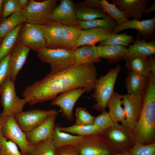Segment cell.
<instances>
[{"instance_id": "46", "label": "cell", "mask_w": 155, "mask_h": 155, "mask_svg": "<svg viewBox=\"0 0 155 155\" xmlns=\"http://www.w3.org/2000/svg\"><path fill=\"white\" fill-rule=\"evenodd\" d=\"M155 11V3L154 2L150 7L146 8L143 12V15L148 14L151 12Z\"/></svg>"}, {"instance_id": "14", "label": "cell", "mask_w": 155, "mask_h": 155, "mask_svg": "<svg viewBox=\"0 0 155 155\" xmlns=\"http://www.w3.org/2000/svg\"><path fill=\"white\" fill-rule=\"evenodd\" d=\"M87 92L83 88H78L61 93L53 100L51 104L59 106L62 110V116L69 121L73 119L74 106L80 97Z\"/></svg>"}, {"instance_id": "51", "label": "cell", "mask_w": 155, "mask_h": 155, "mask_svg": "<svg viewBox=\"0 0 155 155\" xmlns=\"http://www.w3.org/2000/svg\"><path fill=\"white\" fill-rule=\"evenodd\" d=\"M1 38H0V43H1Z\"/></svg>"}, {"instance_id": "39", "label": "cell", "mask_w": 155, "mask_h": 155, "mask_svg": "<svg viewBox=\"0 0 155 155\" xmlns=\"http://www.w3.org/2000/svg\"><path fill=\"white\" fill-rule=\"evenodd\" d=\"M128 152L130 155H155V142L147 144L135 143Z\"/></svg>"}, {"instance_id": "25", "label": "cell", "mask_w": 155, "mask_h": 155, "mask_svg": "<svg viewBox=\"0 0 155 155\" xmlns=\"http://www.w3.org/2000/svg\"><path fill=\"white\" fill-rule=\"evenodd\" d=\"M60 126L59 124H55L52 134L53 142L57 148L65 146H75L83 137L62 131L60 129Z\"/></svg>"}, {"instance_id": "24", "label": "cell", "mask_w": 155, "mask_h": 155, "mask_svg": "<svg viewBox=\"0 0 155 155\" xmlns=\"http://www.w3.org/2000/svg\"><path fill=\"white\" fill-rule=\"evenodd\" d=\"M82 30L78 25L64 26L60 40V49L70 51L73 50Z\"/></svg>"}, {"instance_id": "22", "label": "cell", "mask_w": 155, "mask_h": 155, "mask_svg": "<svg viewBox=\"0 0 155 155\" xmlns=\"http://www.w3.org/2000/svg\"><path fill=\"white\" fill-rule=\"evenodd\" d=\"M72 51L75 56V63L72 67L86 64L98 63L101 61L98 56L95 46L83 45Z\"/></svg>"}, {"instance_id": "26", "label": "cell", "mask_w": 155, "mask_h": 155, "mask_svg": "<svg viewBox=\"0 0 155 155\" xmlns=\"http://www.w3.org/2000/svg\"><path fill=\"white\" fill-rule=\"evenodd\" d=\"M122 100L121 95L114 91L107 104L108 113L113 123H122L126 118L125 111L122 106Z\"/></svg>"}, {"instance_id": "49", "label": "cell", "mask_w": 155, "mask_h": 155, "mask_svg": "<svg viewBox=\"0 0 155 155\" xmlns=\"http://www.w3.org/2000/svg\"><path fill=\"white\" fill-rule=\"evenodd\" d=\"M3 0H0V18L1 16L2 5Z\"/></svg>"}, {"instance_id": "44", "label": "cell", "mask_w": 155, "mask_h": 155, "mask_svg": "<svg viewBox=\"0 0 155 155\" xmlns=\"http://www.w3.org/2000/svg\"><path fill=\"white\" fill-rule=\"evenodd\" d=\"M100 1L101 0H85L82 2V5L102 11Z\"/></svg>"}, {"instance_id": "32", "label": "cell", "mask_w": 155, "mask_h": 155, "mask_svg": "<svg viewBox=\"0 0 155 155\" xmlns=\"http://www.w3.org/2000/svg\"><path fill=\"white\" fill-rule=\"evenodd\" d=\"M57 150L51 139L34 145H30L27 155H57Z\"/></svg>"}, {"instance_id": "27", "label": "cell", "mask_w": 155, "mask_h": 155, "mask_svg": "<svg viewBox=\"0 0 155 155\" xmlns=\"http://www.w3.org/2000/svg\"><path fill=\"white\" fill-rule=\"evenodd\" d=\"M148 78L129 71L125 80L127 93L142 95L147 85Z\"/></svg>"}, {"instance_id": "21", "label": "cell", "mask_w": 155, "mask_h": 155, "mask_svg": "<svg viewBox=\"0 0 155 155\" xmlns=\"http://www.w3.org/2000/svg\"><path fill=\"white\" fill-rule=\"evenodd\" d=\"M41 26L46 41V47L60 49V40L64 26L49 20Z\"/></svg>"}, {"instance_id": "8", "label": "cell", "mask_w": 155, "mask_h": 155, "mask_svg": "<svg viewBox=\"0 0 155 155\" xmlns=\"http://www.w3.org/2000/svg\"><path fill=\"white\" fill-rule=\"evenodd\" d=\"M2 125L1 129L3 136L7 140L15 143L20 148L22 155H27L30 146L25 133L21 129L12 115L0 114Z\"/></svg>"}, {"instance_id": "20", "label": "cell", "mask_w": 155, "mask_h": 155, "mask_svg": "<svg viewBox=\"0 0 155 155\" xmlns=\"http://www.w3.org/2000/svg\"><path fill=\"white\" fill-rule=\"evenodd\" d=\"M134 43L129 45L127 52L123 60L126 61L135 57H147L155 53V42L154 40L146 42L144 40H140V34Z\"/></svg>"}, {"instance_id": "18", "label": "cell", "mask_w": 155, "mask_h": 155, "mask_svg": "<svg viewBox=\"0 0 155 155\" xmlns=\"http://www.w3.org/2000/svg\"><path fill=\"white\" fill-rule=\"evenodd\" d=\"M113 32V30L101 27L82 30L74 49L83 45L95 46L106 39Z\"/></svg>"}, {"instance_id": "23", "label": "cell", "mask_w": 155, "mask_h": 155, "mask_svg": "<svg viewBox=\"0 0 155 155\" xmlns=\"http://www.w3.org/2000/svg\"><path fill=\"white\" fill-rule=\"evenodd\" d=\"M96 48L98 57L106 59L112 64L123 59L127 52V48L120 45H99Z\"/></svg>"}, {"instance_id": "12", "label": "cell", "mask_w": 155, "mask_h": 155, "mask_svg": "<svg viewBox=\"0 0 155 155\" xmlns=\"http://www.w3.org/2000/svg\"><path fill=\"white\" fill-rule=\"evenodd\" d=\"M121 96L122 104L126 113V118L122 124L133 130L140 114L143 102V95L127 93Z\"/></svg>"}, {"instance_id": "42", "label": "cell", "mask_w": 155, "mask_h": 155, "mask_svg": "<svg viewBox=\"0 0 155 155\" xmlns=\"http://www.w3.org/2000/svg\"><path fill=\"white\" fill-rule=\"evenodd\" d=\"M11 53L0 61V87L8 76Z\"/></svg>"}, {"instance_id": "28", "label": "cell", "mask_w": 155, "mask_h": 155, "mask_svg": "<svg viewBox=\"0 0 155 155\" xmlns=\"http://www.w3.org/2000/svg\"><path fill=\"white\" fill-rule=\"evenodd\" d=\"M125 61V66L129 71L149 78L151 70L147 57H135Z\"/></svg>"}, {"instance_id": "13", "label": "cell", "mask_w": 155, "mask_h": 155, "mask_svg": "<svg viewBox=\"0 0 155 155\" xmlns=\"http://www.w3.org/2000/svg\"><path fill=\"white\" fill-rule=\"evenodd\" d=\"M48 20L64 26L78 25L79 20L76 17L75 6L71 0H62L49 16Z\"/></svg>"}, {"instance_id": "15", "label": "cell", "mask_w": 155, "mask_h": 155, "mask_svg": "<svg viewBox=\"0 0 155 155\" xmlns=\"http://www.w3.org/2000/svg\"><path fill=\"white\" fill-rule=\"evenodd\" d=\"M60 111H57L31 131L25 133L29 145L33 146L52 139L55 122Z\"/></svg>"}, {"instance_id": "2", "label": "cell", "mask_w": 155, "mask_h": 155, "mask_svg": "<svg viewBox=\"0 0 155 155\" xmlns=\"http://www.w3.org/2000/svg\"><path fill=\"white\" fill-rule=\"evenodd\" d=\"M142 95L140 114L132 131L135 143L147 144L155 142V74H151Z\"/></svg>"}, {"instance_id": "4", "label": "cell", "mask_w": 155, "mask_h": 155, "mask_svg": "<svg viewBox=\"0 0 155 155\" xmlns=\"http://www.w3.org/2000/svg\"><path fill=\"white\" fill-rule=\"evenodd\" d=\"M100 135L115 152H128L135 144L132 130L118 123H113Z\"/></svg>"}, {"instance_id": "10", "label": "cell", "mask_w": 155, "mask_h": 155, "mask_svg": "<svg viewBox=\"0 0 155 155\" xmlns=\"http://www.w3.org/2000/svg\"><path fill=\"white\" fill-rule=\"evenodd\" d=\"M57 111L54 110L32 109L23 111L14 116L18 124L25 133L39 126Z\"/></svg>"}, {"instance_id": "43", "label": "cell", "mask_w": 155, "mask_h": 155, "mask_svg": "<svg viewBox=\"0 0 155 155\" xmlns=\"http://www.w3.org/2000/svg\"><path fill=\"white\" fill-rule=\"evenodd\" d=\"M57 155H80L73 146H65L57 148Z\"/></svg>"}, {"instance_id": "47", "label": "cell", "mask_w": 155, "mask_h": 155, "mask_svg": "<svg viewBox=\"0 0 155 155\" xmlns=\"http://www.w3.org/2000/svg\"><path fill=\"white\" fill-rule=\"evenodd\" d=\"M22 10L26 7L28 4V0H18Z\"/></svg>"}, {"instance_id": "5", "label": "cell", "mask_w": 155, "mask_h": 155, "mask_svg": "<svg viewBox=\"0 0 155 155\" xmlns=\"http://www.w3.org/2000/svg\"><path fill=\"white\" fill-rule=\"evenodd\" d=\"M37 56L43 62L49 64L51 74L62 72L72 67L75 63L73 51L45 47L38 52Z\"/></svg>"}, {"instance_id": "11", "label": "cell", "mask_w": 155, "mask_h": 155, "mask_svg": "<svg viewBox=\"0 0 155 155\" xmlns=\"http://www.w3.org/2000/svg\"><path fill=\"white\" fill-rule=\"evenodd\" d=\"M20 33V41L30 49L38 52L42 48L46 47L41 25L25 22Z\"/></svg>"}, {"instance_id": "38", "label": "cell", "mask_w": 155, "mask_h": 155, "mask_svg": "<svg viewBox=\"0 0 155 155\" xmlns=\"http://www.w3.org/2000/svg\"><path fill=\"white\" fill-rule=\"evenodd\" d=\"M113 123L108 112L104 110L102 111L100 115L95 117L94 124L101 134Z\"/></svg>"}, {"instance_id": "3", "label": "cell", "mask_w": 155, "mask_h": 155, "mask_svg": "<svg viewBox=\"0 0 155 155\" xmlns=\"http://www.w3.org/2000/svg\"><path fill=\"white\" fill-rule=\"evenodd\" d=\"M121 70L118 65L111 68L104 75L97 79L94 86V91L91 96L96 103L93 109L99 111L105 110L108 102L113 95L115 82Z\"/></svg>"}, {"instance_id": "36", "label": "cell", "mask_w": 155, "mask_h": 155, "mask_svg": "<svg viewBox=\"0 0 155 155\" xmlns=\"http://www.w3.org/2000/svg\"><path fill=\"white\" fill-rule=\"evenodd\" d=\"M134 41L133 36L126 32L118 34L113 32L106 39L99 42V45H117L126 47Z\"/></svg>"}, {"instance_id": "48", "label": "cell", "mask_w": 155, "mask_h": 155, "mask_svg": "<svg viewBox=\"0 0 155 155\" xmlns=\"http://www.w3.org/2000/svg\"><path fill=\"white\" fill-rule=\"evenodd\" d=\"M113 155H130L128 152L123 153H117L114 152Z\"/></svg>"}, {"instance_id": "1", "label": "cell", "mask_w": 155, "mask_h": 155, "mask_svg": "<svg viewBox=\"0 0 155 155\" xmlns=\"http://www.w3.org/2000/svg\"><path fill=\"white\" fill-rule=\"evenodd\" d=\"M97 76L94 63L71 67L58 73H49L27 87L22 94L33 105L53 100L59 94L77 88H83L89 92L94 89Z\"/></svg>"}, {"instance_id": "17", "label": "cell", "mask_w": 155, "mask_h": 155, "mask_svg": "<svg viewBox=\"0 0 155 155\" xmlns=\"http://www.w3.org/2000/svg\"><path fill=\"white\" fill-rule=\"evenodd\" d=\"M130 29L138 31L143 40L152 39L155 36V18L139 20L132 19L117 25L114 28L113 32L118 34L125 29Z\"/></svg>"}, {"instance_id": "30", "label": "cell", "mask_w": 155, "mask_h": 155, "mask_svg": "<svg viewBox=\"0 0 155 155\" xmlns=\"http://www.w3.org/2000/svg\"><path fill=\"white\" fill-rule=\"evenodd\" d=\"M26 22L21 12L15 13L3 20L0 23V38H3L18 25Z\"/></svg>"}, {"instance_id": "50", "label": "cell", "mask_w": 155, "mask_h": 155, "mask_svg": "<svg viewBox=\"0 0 155 155\" xmlns=\"http://www.w3.org/2000/svg\"><path fill=\"white\" fill-rule=\"evenodd\" d=\"M2 125V121L1 116L0 115V129H1Z\"/></svg>"}, {"instance_id": "7", "label": "cell", "mask_w": 155, "mask_h": 155, "mask_svg": "<svg viewBox=\"0 0 155 155\" xmlns=\"http://www.w3.org/2000/svg\"><path fill=\"white\" fill-rule=\"evenodd\" d=\"M57 0H46L38 1H29L27 7L21 12L26 23L42 25L48 20L49 17L58 5Z\"/></svg>"}, {"instance_id": "37", "label": "cell", "mask_w": 155, "mask_h": 155, "mask_svg": "<svg viewBox=\"0 0 155 155\" xmlns=\"http://www.w3.org/2000/svg\"><path fill=\"white\" fill-rule=\"evenodd\" d=\"M0 155H22L17 145L7 140L2 135L0 129Z\"/></svg>"}, {"instance_id": "6", "label": "cell", "mask_w": 155, "mask_h": 155, "mask_svg": "<svg viewBox=\"0 0 155 155\" xmlns=\"http://www.w3.org/2000/svg\"><path fill=\"white\" fill-rule=\"evenodd\" d=\"M14 83L8 76L0 87L1 102L3 107L1 113L5 115L14 116L23 111L24 105L28 103L24 98L16 95Z\"/></svg>"}, {"instance_id": "41", "label": "cell", "mask_w": 155, "mask_h": 155, "mask_svg": "<svg viewBox=\"0 0 155 155\" xmlns=\"http://www.w3.org/2000/svg\"><path fill=\"white\" fill-rule=\"evenodd\" d=\"M22 10L18 0H4L2 5V18L3 20L13 14L21 12Z\"/></svg>"}, {"instance_id": "16", "label": "cell", "mask_w": 155, "mask_h": 155, "mask_svg": "<svg viewBox=\"0 0 155 155\" xmlns=\"http://www.w3.org/2000/svg\"><path fill=\"white\" fill-rule=\"evenodd\" d=\"M30 49L20 41L17 42L11 52L8 77L15 82L17 75L24 65Z\"/></svg>"}, {"instance_id": "19", "label": "cell", "mask_w": 155, "mask_h": 155, "mask_svg": "<svg viewBox=\"0 0 155 155\" xmlns=\"http://www.w3.org/2000/svg\"><path fill=\"white\" fill-rule=\"evenodd\" d=\"M111 1L128 18L139 20L143 15L148 0H112Z\"/></svg>"}, {"instance_id": "45", "label": "cell", "mask_w": 155, "mask_h": 155, "mask_svg": "<svg viewBox=\"0 0 155 155\" xmlns=\"http://www.w3.org/2000/svg\"><path fill=\"white\" fill-rule=\"evenodd\" d=\"M151 70V73H155V59L151 56L147 57Z\"/></svg>"}, {"instance_id": "29", "label": "cell", "mask_w": 155, "mask_h": 155, "mask_svg": "<svg viewBox=\"0 0 155 155\" xmlns=\"http://www.w3.org/2000/svg\"><path fill=\"white\" fill-rule=\"evenodd\" d=\"M22 24L18 25L3 38L0 44V61L11 53L17 42L22 27Z\"/></svg>"}, {"instance_id": "34", "label": "cell", "mask_w": 155, "mask_h": 155, "mask_svg": "<svg viewBox=\"0 0 155 155\" xmlns=\"http://www.w3.org/2000/svg\"><path fill=\"white\" fill-rule=\"evenodd\" d=\"M100 3L102 11L115 20L118 25L122 24L129 20L125 14L115 4L110 3L106 0H101Z\"/></svg>"}, {"instance_id": "40", "label": "cell", "mask_w": 155, "mask_h": 155, "mask_svg": "<svg viewBox=\"0 0 155 155\" xmlns=\"http://www.w3.org/2000/svg\"><path fill=\"white\" fill-rule=\"evenodd\" d=\"M75 116L76 124L86 125L94 124L95 117L92 115L85 108H77Z\"/></svg>"}, {"instance_id": "9", "label": "cell", "mask_w": 155, "mask_h": 155, "mask_svg": "<svg viewBox=\"0 0 155 155\" xmlns=\"http://www.w3.org/2000/svg\"><path fill=\"white\" fill-rule=\"evenodd\" d=\"M73 147L80 155H113L114 152L100 134L83 136Z\"/></svg>"}, {"instance_id": "31", "label": "cell", "mask_w": 155, "mask_h": 155, "mask_svg": "<svg viewBox=\"0 0 155 155\" xmlns=\"http://www.w3.org/2000/svg\"><path fill=\"white\" fill-rule=\"evenodd\" d=\"M78 19L80 21H89L97 19L106 18L108 15L101 10L88 7L81 5L75 7Z\"/></svg>"}, {"instance_id": "35", "label": "cell", "mask_w": 155, "mask_h": 155, "mask_svg": "<svg viewBox=\"0 0 155 155\" xmlns=\"http://www.w3.org/2000/svg\"><path fill=\"white\" fill-rule=\"evenodd\" d=\"M60 129L62 131L82 136L100 134L94 124L86 125L75 123L72 125L66 127L60 126Z\"/></svg>"}, {"instance_id": "33", "label": "cell", "mask_w": 155, "mask_h": 155, "mask_svg": "<svg viewBox=\"0 0 155 155\" xmlns=\"http://www.w3.org/2000/svg\"><path fill=\"white\" fill-rule=\"evenodd\" d=\"M117 22L108 16L107 17L89 21L79 20L78 26L82 30L96 27H103L113 30L117 25Z\"/></svg>"}]
</instances>
